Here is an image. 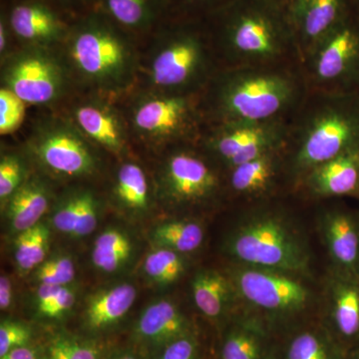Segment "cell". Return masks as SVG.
Segmentation results:
<instances>
[{
  "instance_id": "cell-1",
  "label": "cell",
  "mask_w": 359,
  "mask_h": 359,
  "mask_svg": "<svg viewBox=\"0 0 359 359\" xmlns=\"http://www.w3.org/2000/svg\"><path fill=\"white\" fill-rule=\"evenodd\" d=\"M59 53L73 82L105 97L131 89L140 68L128 35L100 11L70 26Z\"/></svg>"
},
{
  "instance_id": "cell-2",
  "label": "cell",
  "mask_w": 359,
  "mask_h": 359,
  "mask_svg": "<svg viewBox=\"0 0 359 359\" xmlns=\"http://www.w3.org/2000/svg\"><path fill=\"white\" fill-rule=\"evenodd\" d=\"M209 14L216 43L233 66L276 65L299 53L285 0H230Z\"/></svg>"
},
{
  "instance_id": "cell-3",
  "label": "cell",
  "mask_w": 359,
  "mask_h": 359,
  "mask_svg": "<svg viewBox=\"0 0 359 359\" xmlns=\"http://www.w3.org/2000/svg\"><path fill=\"white\" fill-rule=\"evenodd\" d=\"M207 87V111L215 123L282 119L302 96L299 78L276 65L231 66Z\"/></svg>"
},
{
  "instance_id": "cell-4",
  "label": "cell",
  "mask_w": 359,
  "mask_h": 359,
  "mask_svg": "<svg viewBox=\"0 0 359 359\" xmlns=\"http://www.w3.org/2000/svg\"><path fill=\"white\" fill-rule=\"evenodd\" d=\"M290 167L304 177L321 163L359 148V91L325 92L294 134Z\"/></svg>"
},
{
  "instance_id": "cell-5",
  "label": "cell",
  "mask_w": 359,
  "mask_h": 359,
  "mask_svg": "<svg viewBox=\"0 0 359 359\" xmlns=\"http://www.w3.org/2000/svg\"><path fill=\"white\" fill-rule=\"evenodd\" d=\"M226 250L240 266L301 276L311 264L308 241L285 214L261 211L250 215L233 229Z\"/></svg>"
},
{
  "instance_id": "cell-6",
  "label": "cell",
  "mask_w": 359,
  "mask_h": 359,
  "mask_svg": "<svg viewBox=\"0 0 359 359\" xmlns=\"http://www.w3.org/2000/svg\"><path fill=\"white\" fill-rule=\"evenodd\" d=\"M207 33L193 22L170 26L152 45L145 74L146 89L170 94H197L212 79Z\"/></svg>"
},
{
  "instance_id": "cell-7",
  "label": "cell",
  "mask_w": 359,
  "mask_h": 359,
  "mask_svg": "<svg viewBox=\"0 0 359 359\" xmlns=\"http://www.w3.org/2000/svg\"><path fill=\"white\" fill-rule=\"evenodd\" d=\"M197 94H170L144 89L132 99L126 118L131 136L152 147L192 138L199 131Z\"/></svg>"
},
{
  "instance_id": "cell-8",
  "label": "cell",
  "mask_w": 359,
  "mask_h": 359,
  "mask_svg": "<svg viewBox=\"0 0 359 359\" xmlns=\"http://www.w3.org/2000/svg\"><path fill=\"white\" fill-rule=\"evenodd\" d=\"M1 87L26 105L50 106L65 98L72 78L54 48L21 46L1 60Z\"/></svg>"
},
{
  "instance_id": "cell-9",
  "label": "cell",
  "mask_w": 359,
  "mask_h": 359,
  "mask_svg": "<svg viewBox=\"0 0 359 359\" xmlns=\"http://www.w3.org/2000/svg\"><path fill=\"white\" fill-rule=\"evenodd\" d=\"M95 146L68 117L44 118L33 127L28 154L42 169L62 178H86L96 173Z\"/></svg>"
},
{
  "instance_id": "cell-10",
  "label": "cell",
  "mask_w": 359,
  "mask_h": 359,
  "mask_svg": "<svg viewBox=\"0 0 359 359\" xmlns=\"http://www.w3.org/2000/svg\"><path fill=\"white\" fill-rule=\"evenodd\" d=\"M311 81L325 92L359 91V16L351 14L304 55Z\"/></svg>"
},
{
  "instance_id": "cell-11",
  "label": "cell",
  "mask_w": 359,
  "mask_h": 359,
  "mask_svg": "<svg viewBox=\"0 0 359 359\" xmlns=\"http://www.w3.org/2000/svg\"><path fill=\"white\" fill-rule=\"evenodd\" d=\"M289 135L283 118L264 122L216 123L205 135L204 147L231 169L271 151L283 149Z\"/></svg>"
},
{
  "instance_id": "cell-12",
  "label": "cell",
  "mask_w": 359,
  "mask_h": 359,
  "mask_svg": "<svg viewBox=\"0 0 359 359\" xmlns=\"http://www.w3.org/2000/svg\"><path fill=\"white\" fill-rule=\"evenodd\" d=\"M231 280L245 302L271 316H294L313 301V292L299 276L240 266Z\"/></svg>"
},
{
  "instance_id": "cell-13",
  "label": "cell",
  "mask_w": 359,
  "mask_h": 359,
  "mask_svg": "<svg viewBox=\"0 0 359 359\" xmlns=\"http://www.w3.org/2000/svg\"><path fill=\"white\" fill-rule=\"evenodd\" d=\"M219 187L212 167L189 149H177L168 155L158 174V196L168 204H202L216 195Z\"/></svg>"
},
{
  "instance_id": "cell-14",
  "label": "cell",
  "mask_w": 359,
  "mask_h": 359,
  "mask_svg": "<svg viewBox=\"0 0 359 359\" xmlns=\"http://www.w3.org/2000/svg\"><path fill=\"white\" fill-rule=\"evenodd\" d=\"M94 95L75 101L68 118L94 146L121 155L128 149L132 137L126 115L105 96Z\"/></svg>"
},
{
  "instance_id": "cell-15",
  "label": "cell",
  "mask_w": 359,
  "mask_h": 359,
  "mask_svg": "<svg viewBox=\"0 0 359 359\" xmlns=\"http://www.w3.org/2000/svg\"><path fill=\"white\" fill-rule=\"evenodd\" d=\"M285 6L302 58L355 13L353 0H285Z\"/></svg>"
},
{
  "instance_id": "cell-16",
  "label": "cell",
  "mask_w": 359,
  "mask_h": 359,
  "mask_svg": "<svg viewBox=\"0 0 359 359\" xmlns=\"http://www.w3.org/2000/svg\"><path fill=\"white\" fill-rule=\"evenodd\" d=\"M7 18L13 36L22 46L56 49L63 43L70 28L51 7L39 0L15 4Z\"/></svg>"
},
{
  "instance_id": "cell-17",
  "label": "cell",
  "mask_w": 359,
  "mask_h": 359,
  "mask_svg": "<svg viewBox=\"0 0 359 359\" xmlns=\"http://www.w3.org/2000/svg\"><path fill=\"white\" fill-rule=\"evenodd\" d=\"M320 229L332 266L359 275V211L328 209L321 216Z\"/></svg>"
},
{
  "instance_id": "cell-18",
  "label": "cell",
  "mask_w": 359,
  "mask_h": 359,
  "mask_svg": "<svg viewBox=\"0 0 359 359\" xmlns=\"http://www.w3.org/2000/svg\"><path fill=\"white\" fill-rule=\"evenodd\" d=\"M330 325L340 339L359 341V275L330 269L325 289Z\"/></svg>"
},
{
  "instance_id": "cell-19",
  "label": "cell",
  "mask_w": 359,
  "mask_h": 359,
  "mask_svg": "<svg viewBox=\"0 0 359 359\" xmlns=\"http://www.w3.org/2000/svg\"><path fill=\"white\" fill-rule=\"evenodd\" d=\"M304 185L316 197H358L359 148L321 163L304 175Z\"/></svg>"
},
{
  "instance_id": "cell-20",
  "label": "cell",
  "mask_w": 359,
  "mask_h": 359,
  "mask_svg": "<svg viewBox=\"0 0 359 359\" xmlns=\"http://www.w3.org/2000/svg\"><path fill=\"white\" fill-rule=\"evenodd\" d=\"M189 334L188 318L169 299H159L149 304L135 327L137 339L159 348Z\"/></svg>"
},
{
  "instance_id": "cell-21",
  "label": "cell",
  "mask_w": 359,
  "mask_h": 359,
  "mask_svg": "<svg viewBox=\"0 0 359 359\" xmlns=\"http://www.w3.org/2000/svg\"><path fill=\"white\" fill-rule=\"evenodd\" d=\"M100 201L88 189L66 193L54 210L52 223L60 233L82 238L92 233L98 224Z\"/></svg>"
},
{
  "instance_id": "cell-22",
  "label": "cell",
  "mask_w": 359,
  "mask_h": 359,
  "mask_svg": "<svg viewBox=\"0 0 359 359\" xmlns=\"http://www.w3.org/2000/svg\"><path fill=\"white\" fill-rule=\"evenodd\" d=\"M50 198L47 182L40 177H29L6 202V216L11 229L20 233L37 226L48 210Z\"/></svg>"
},
{
  "instance_id": "cell-23",
  "label": "cell",
  "mask_w": 359,
  "mask_h": 359,
  "mask_svg": "<svg viewBox=\"0 0 359 359\" xmlns=\"http://www.w3.org/2000/svg\"><path fill=\"white\" fill-rule=\"evenodd\" d=\"M134 285L121 283L96 292L85 309V325L90 332H103L117 325L129 313L136 299Z\"/></svg>"
},
{
  "instance_id": "cell-24",
  "label": "cell",
  "mask_w": 359,
  "mask_h": 359,
  "mask_svg": "<svg viewBox=\"0 0 359 359\" xmlns=\"http://www.w3.org/2000/svg\"><path fill=\"white\" fill-rule=\"evenodd\" d=\"M192 295L201 313L210 318H219L233 306L238 294L231 278L214 269H202L194 276Z\"/></svg>"
},
{
  "instance_id": "cell-25",
  "label": "cell",
  "mask_w": 359,
  "mask_h": 359,
  "mask_svg": "<svg viewBox=\"0 0 359 359\" xmlns=\"http://www.w3.org/2000/svg\"><path fill=\"white\" fill-rule=\"evenodd\" d=\"M283 149L271 151L244 164L230 169V183L236 193L259 196L268 192L275 184L282 162Z\"/></svg>"
},
{
  "instance_id": "cell-26",
  "label": "cell",
  "mask_w": 359,
  "mask_h": 359,
  "mask_svg": "<svg viewBox=\"0 0 359 359\" xmlns=\"http://www.w3.org/2000/svg\"><path fill=\"white\" fill-rule=\"evenodd\" d=\"M100 13L124 30L150 29L162 15L169 0H96Z\"/></svg>"
},
{
  "instance_id": "cell-27",
  "label": "cell",
  "mask_w": 359,
  "mask_h": 359,
  "mask_svg": "<svg viewBox=\"0 0 359 359\" xmlns=\"http://www.w3.org/2000/svg\"><path fill=\"white\" fill-rule=\"evenodd\" d=\"M112 195L116 204L125 211L142 214L150 205V187L147 175L140 165L124 162L115 174Z\"/></svg>"
},
{
  "instance_id": "cell-28",
  "label": "cell",
  "mask_w": 359,
  "mask_h": 359,
  "mask_svg": "<svg viewBox=\"0 0 359 359\" xmlns=\"http://www.w3.org/2000/svg\"><path fill=\"white\" fill-rule=\"evenodd\" d=\"M153 244L157 248L189 254L199 249L204 242V228L192 219H177L156 226L151 233Z\"/></svg>"
},
{
  "instance_id": "cell-29",
  "label": "cell",
  "mask_w": 359,
  "mask_h": 359,
  "mask_svg": "<svg viewBox=\"0 0 359 359\" xmlns=\"http://www.w3.org/2000/svg\"><path fill=\"white\" fill-rule=\"evenodd\" d=\"M131 241L126 233L117 229H108L97 237L92 250L94 266L105 273L119 271L131 257Z\"/></svg>"
},
{
  "instance_id": "cell-30",
  "label": "cell",
  "mask_w": 359,
  "mask_h": 359,
  "mask_svg": "<svg viewBox=\"0 0 359 359\" xmlns=\"http://www.w3.org/2000/svg\"><path fill=\"white\" fill-rule=\"evenodd\" d=\"M263 339L256 325L250 320L238 323L226 335L222 348L223 359H261Z\"/></svg>"
},
{
  "instance_id": "cell-31",
  "label": "cell",
  "mask_w": 359,
  "mask_h": 359,
  "mask_svg": "<svg viewBox=\"0 0 359 359\" xmlns=\"http://www.w3.org/2000/svg\"><path fill=\"white\" fill-rule=\"evenodd\" d=\"M144 273L153 282L170 285L178 280L186 271V261L182 254L157 248L146 257Z\"/></svg>"
},
{
  "instance_id": "cell-32",
  "label": "cell",
  "mask_w": 359,
  "mask_h": 359,
  "mask_svg": "<svg viewBox=\"0 0 359 359\" xmlns=\"http://www.w3.org/2000/svg\"><path fill=\"white\" fill-rule=\"evenodd\" d=\"M100 349L93 341L57 334L47 344L44 359H99Z\"/></svg>"
},
{
  "instance_id": "cell-33",
  "label": "cell",
  "mask_w": 359,
  "mask_h": 359,
  "mask_svg": "<svg viewBox=\"0 0 359 359\" xmlns=\"http://www.w3.org/2000/svg\"><path fill=\"white\" fill-rule=\"evenodd\" d=\"M29 179L25 157L18 152H2L0 158V199L6 203Z\"/></svg>"
},
{
  "instance_id": "cell-34",
  "label": "cell",
  "mask_w": 359,
  "mask_h": 359,
  "mask_svg": "<svg viewBox=\"0 0 359 359\" xmlns=\"http://www.w3.org/2000/svg\"><path fill=\"white\" fill-rule=\"evenodd\" d=\"M287 359H337L334 349L323 335L304 332L290 341Z\"/></svg>"
},
{
  "instance_id": "cell-35",
  "label": "cell",
  "mask_w": 359,
  "mask_h": 359,
  "mask_svg": "<svg viewBox=\"0 0 359 359\" xmlns=\"http://www.w3.org/2000/svg\"><path fill=\"white\" fill-rule=\"evenodd\" d=\"M75 266L69 257H56L40 264L36 278L45 285L66 287L74 280Z\"/></svg>"
},
{
  "instance_id": "cell-36",
  "label": "cell",
  "mask_w": 359,
  "mask_h": 359,
  "mask_svg": "<svg viewBox=\"0 0 359 359\" xmlns=\"http://www.w3.org/2000/svg\"><path fill=\"white\" fill-rule=\"evenodd\" d=\"M25 105L15 94L6 88L0 90V133H13L23 121Z\"/></svg>"
},
{
  "instance_id": "cell-37",
  "label": "cell",
  "mask_w": 359,
  "mask_h": 359,
  "mask_svg": "<svg viewBox=\"0 0 359 359\" xmlns=\"http://www.w3.org/2000/svg\"><path fill=\"white\" fill-rule=\"evenodd\" d=\"M32 339L28 325L20 321L2 320L0 325V358L18 347L26 346Z\"/></svg>"
},
{
  "instance_id": "cell-38",
  "label": "cell",
  "mask_w": 359,
  "mask_h": 359,
  "mask_svg": "<svg viewBox=\"0 0 359 359\" xmlns=\"http://www.w3.org/2000/svg\"><path fill=\"white\" fill-rule=\"evenodd\" d=\"M198 356L197 340L189 334L161 347L157 359H198Z\"/></svg>"
},
{
  "instance_id": "cell-39",
  "label": "cell",
  "mask_w": 359,
  "mask_h": 359,
  "mask_svg": "<svg viewBox=\"0 0 359 359\" xmlns=\"http://www.w3.org/2000/svg\"><path fill=\"white\" fill-rule=\"evenodd\" d=\"M49 230L43 224L33 228L32 247L28 259V271L43 264L48 252Z\"/></svg>"
},
{
  "instance_id": "cell-40",
  "label": "cell",
  "mask_w": 359,
  "mask_h": 359,
  "mask_svg": "<svg viewBox=\"0 0 359 359\" xmlns=\"http://www.w3.org/2000/svg\"><path fill=\"white\" fill-rule=\"evenodd\" d=\"M74 292L72 290L68 289L67 287H63L50 306L45 309L42 316L50 318H60L63 314L70 311L72 306H74Z\"/></svg>"
},
{
  "instance_id": "cell-41",
  "label": "cell",
  "mask_w": 359,
  "mask_h": 359,
  "mask_svg": "<svg viewBox=\"0 0 359 359\" xmlns=\"http://www.w3.org/2000/svg\"><path fill=\"white\" fill-rule=\"evenodd\" d=\"M62 287L60 285L40 283L39 292H37V309L40 314L43 313L45 309L50 306Z\"/></svg>"
},
{
  "instance_id": "cell-42",
  "label": "cell",
  "mask_w": 359,
  "mask_h": 359,
  "mask_svg": "<svg viewBox=\"0 0 359 359\" xmlns=\"http://www.w3.org/2000/svg\"><path fill=\"white\" fill-rule=\"evenodd\" d=\"M228 1L230 0H179L180 6L187 11L203 9L209 13H212Z\"/></svg>"
},
{
  "instance_id": "cell-43",
  "label": "cell",
  "mask_w": 359,
  "mask_h": 359,
  "mask_svg": "<svg viewBox=\"0 0 359 359\" xmlns=\"http://www.w3.org/2000/svg\"><path fill=\"white\" fill-rule=\"evenodd\" d=\"M13 36L7 14H1V18H0V59L1 60H4L13 51L9 47Z\"/></svg>"
},
{
  "instance_id": "cell-44",
  "label": "cell",
  "mask_w": 359,
  "mask_h": 359,
  "mask_svg": "<svg viewBox=\"0 0 359 359\" xmlns=\"http://www.w3.org/2000/svg\"><path fill=\"white\" fill-rule=\"evenodd\" d=\"M13 285L8 276H1L0 278V309L6 311L13 304Z\"/></svg>"
},
{
  "instance_id": "cell-45",
  "label": "cell",
  "mask_w": 359,
  "mask_h": 359,
  "mask_svg": "<svg viewBox=\"0 0 359 359\" xmlns=\"http://www.w3.org/2000/svg\"><path fill=\"white\" fill-rule=\"evenodd\" d=\"M0 359H39V351L34 347L21 346L13 349Z\"/></svg>"
},
{
  "instance_id": "cell-46",
  "label": "cell",
  "mask_w": 359,
  "mask_h": 359,
  "mask_svg": "<svg viewBox=\"0 0 359 359\" xmlns=\"http://www.w3.org/2000/svg\"><path fill=\"white\" fill-rule=\"evenodd\" d=\"M109 359H138L136 356L134 355L133 353H122L119 354H116V355L112 356V358Z\"/></svg>"
},
{
  "instance_id": "cell-47",
  "label": "cell",
  "mask_w": 359,
  "mask_h": 359,
  "mask_svg": "<svg viewBox=\"0 0 359 359\" xmlns=\"http://www.w3.org/2000/svg\"><path fill=\"white\" fill-rule=\"evenodd\" d=\"M354 11L359 16V0H353Z\"/></svg>"
},
{
  "instance_id": "cell-48",
  "label": "cell",
  "mask_w": 359,
  "mask_h": 359,
  "mask_svg": "<svg viewBox=\"0 0 359 359\" xmlns=\"http://www.w3.org/2000/svg\"><path fill=\"white\" fill-rule=\"evenodd\" d=\"M353 359H359V348L354 351Z\"/></svg>"
}]
</instances>
